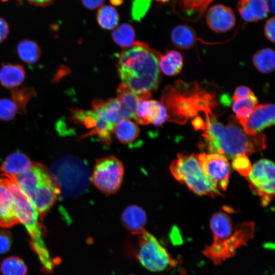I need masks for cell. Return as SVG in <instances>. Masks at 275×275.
Here are the masks:
<instances>
[{"mask_svg": "<svg viewBox=\"0 0 275 275\" xmlns=\"http://www.w3.org/2000/svg\"><path fill=\"white\" fill-rule=\"evenodd\" d=\"M205 117L202 136L205 147L211 153L233 158L238 155H250L266 148L264 134L246 133L235 118L231 117L225 126L217 121L215 116L206 114Z\"/></svg>", "mask_w": 275, "mask_h": 275, "instance_id": "1", "label": "cell"}, {"mask_svg": "<svg viewBox=\"0 0 275 275\" xmlns=\"http://www.w3.org/2000/svg\"><path fill=\"white\" fill-rule=\"evenodd\" d=\"M159 54L141 41L125 49L120 53L117 63L122 84L137 94L156 91L161 79Z\"/></svg>", "mask_w": 275, "mask_h": 275, "instance_id": "2", "label": "cell"}, {"mask_svg": "<svg viewBox=\"0 0 275 275\" xmlns=\"http://www.w3.org/2000/svg\"><path fill=\"white\" fill-rule=\"evenodd\" d=\"M170 121L184 124L200 112L215 116L218 105L216 96L197 82L179 80L167 86L161 97Z\"/></svg>", "mask_w": 275, "mask_h": 275, "instance_id": "3", "label": "cell"}, {"mask_svg": "<svg viewBox=\"0 0 275 275\" xmlns=\"http://www.w3.org/2000/svg\"><path fill=\"white\" fill-rule=\"evenodd\" d=\"M3 177L11 193L15 215L19 223L25 227L30 237L32 249L37 255L43 270L51 273L56 263L50 258L43 240L45 230L40 221L41 218L39 213L14 179L5 175Z\"/></svg>", "mask_w": 275, "mask_h": 275, "instance_id": "4", "label": "cell"}, {"mask_svg": "<svg viewBox=\"0 0 275 275\" xmlns=\"http://www.w3.org/2000/svg\"><path fill=\"white\" fill-rule=\"evenodd\" d=\"M14 180L33 204L41 219L61 192L55 177L39 163H33L29 172L17 176Z\"/></svg>", "mask_w": 275, "mask_h": 275, "instance_id": "5", "label": "cell"}, {"mask_svg": "<svg viewBox=\"0 0 275 275\" xmlns=\"http://www.w3.org/2000/svg\"><path fill=\"white\" fill-rule=\"evenodd\" d=\"M174 177L199 196H222L216 186L204 173L198 155L178 154L170 166Z\"/></svg>", "mask_w": 275, "mask_h": 275, "instance_id": "6", "label": "cell"}, {"mask_svg": "<svg viewBox=\"0 0 275 275\" xmlns=\"http://www.w3.org/2000/svg\"><path fill=\"white\" fill-rule=\"evenodd\" d=\"M255 224L246 222L235 227L233 233L226 239L219 242H212L206 245L202 253L214 265H218L234 256L237 250L245 246L253 238Z\"/></svg>", "mask_w": 275, "mask_h": 275, "instance_id": "7", "label": "cell"}, {"mask_svg": "<svg viewBox=\"0 0 275 275\" xmlns=\"http://www.w3.org/2000/svg\"><path fill=\"white\" fill-rule=\"evenodd\" d=\"M124 175V168L117 157L109 155L96 160L90 178V181L100 192L109 196L120 188Z\"/></svg>", "mask_w": 275, "mask_h": 275, "instance_id": "8", "label": "cell"}, {"mask_svg": "<svg viewBox=\"0 0 275 275\" xmlns=\"http://www.w3.org/2000/svg\"><path fill=\"white\" fill-rule=\"evenodd\" d=\"M138 259L144 267L154 272L164 271L177 264L167 249L146 231L140 239Z\"/></svg>", "mask_w": 275, "mask_h": 275, "instance_id": "9", "label": "cell"}, {"mask_svg": "<svg viewBox=\"0 0 275 275\" xmlns=\"http://www.w3.org/2000/svg\"><path fill=\"white\" fill-rule=\"evenodd\" d=\"M251 190L260 198L263 206L267 205L274 194V164L263 159L256 162L246 177Z\"/></svg>", "mask_w": 275, "mask_h": 275, "instance_id": "10", "label": "cell"}, {"mask_svg": "<svg viewBox=\"0 0 275 275\" xmlns=\"http://www.w3.org/2000/svg\"><path fill=\"white\" fill-rule=\"evenodd\" d=\"M198 158L202 169L208 178L219 189H227L230 174L227 158L218 153H201Z\"/></svg>", "mask_w": 275, "mask_h": 275, "instance_id": "11", "label": "cell"}, {"mask_svg": "<svg viewBox=\"0 0 275 275\" xmlns=\"http://www.w3.org/2000/svg\"><path fill=\"white\" fill-rule=\"evenodd\" d=\"M151 98L150 93L140 95L134 119L140 124H152L155 126H160L168 120L167 112L161 102Z\"/></svg>", "mask_w": 275, "mask_h": 275, "instance_id": "12", "label": "cell"}, {"mask_svg": "<svg viewBox=\"0 0 275 275\" xmlns=\"http://www.w3.org/2000/svg\"><path fill=\"white\" fill-rule=\"evenodd\" d=\"M239 123L248 134L260 133L274 124V105L270 103L257 105L246 119Z\"/></svg>", "mask_w": 275, "mask_h": 275, "instance_id": "13", "label": "cell"}, {"mask_svg": "<svg viewBox=\"0 0 275 275\" xmlns=\"http://www.w3.org/2000/svg\"><path fill=\"white\" fill-rule=\"evenodd\" d=\"M209 28L216 33H225L232 30L236 24V17L229 7L217 4L211 7L206 15Z\"/></svg>", "mask_w": 275, "mask_h": 275, "instance_id": "14", "label": "cell"}, {"mask_svg": "<svg viewBox=\"0 0 275 275\" xmlns=\"http://www.w3.org/2000/svg\"><path fill=\"white\" fill-rule=\"evenodd\" d=\"M214 0H173V11L182 19L198 21Z\"/></svg>", "mask_w": 275, "mask_h": 275, "instance_id": "15", "label": "cell"}, {"mask_svg": "<svg viewBox=\"0 0 275 275\" xmlns=\"http://www.w3.org/2000/svg\"><path fill=\"white\" fill-rule=\"evenodd\" d=\"M19 222L15 215L13 198L3 177L0 178V228H9Z\"/></svg>", "mask_w": 275, "mask_h": 275, "instance_id": "16", "label": "cell"}, {"mask_svg": "<svg viewBox=\"0 0 275 275\" xmlns=\"http://www.w3.org/2000/svg\"><path fill=\"white\" fill-rule=\"evenodd\" d=\"M121 219L124 227L132 234H142L146 230L147 215L141 207L131 205L123 211Z\"/></svg>", "mask_w": 275, "mask_h": 275, "instance_id": "17", "label": "cell"}, {"mask_svg": "<svg viewBox=\"0 0 275 275\" xmlns=\"http://www.w3.org/2000/svg\"><path fill=\"white\" fill-rule=\"evenodd\" d=\"M33 163L25 154L16 152L10 154L2 163L1 170L3 175L14 179L29 172Z\"/></svg>", "mask_w": 275, "mask_h": 275, "instance_id": "18", "label": "cell"}, {"mask_svg": "<svg viewBox=\"0 0 275 275\" xmlns=\"http://www.w3.org/2000/svg\"><path fill=\"white\" fill-rule=\"evenodd\" d=\"M93 111L100 117L105 119L113 126L125 119L120 104L117 98L106 101L94 100L92 103Z\"/></svg>", "mask_w": 275, "mask_h": 275, "instance_id": "19", "label": "cell"}, {"mask_svg": "<svg viewBox=\"0 0 275 275\" xmlns=\"http://www.w3.org/2000/svg\"><path fill=\"white\" fill-rule=\"evenodd\" d=\"M265 0H239L237 8L243 20L253 22L266 18L268 12Z\"/></svg>", "mask_w": 275, "mask_h": 275, "instance_id": "20", "label": "cell"}, {"mask_svg": "<svg viewBox=\"0 0 275 275\" xmlns=\"http://www.w3.org/2000/svg\"><path fill=\"white\" fill-rule=\"evenodd\" d=\"M210 227L213 235L212 242L222 241L233 233L232 223L228 214L223 212L214 213L211 217Z\"/></svg>", "mask_w": 275, "mask_h": 275, "instance_id": "21", "label": "cell"}, {"mask_svg": "<svg viewBox=\"0 0 275 275\" xmlns=\"http://www.w3.org/2000/svg\"><path fill=\"white\" fill-rule=\"evenodd\" d=\"M25 70L21 65L11 64H3L0 69V82L7 89L17 88L24 80Z\"/></svg>", "mask_w": 275, "mask_h": 275, "instance_id": "22", "label": "cell"}, {"mask_svg": "<svg viewBox=\"0 0 275 275\" xmlns=\"http://www.w3.org/2000/svg\"><path fill=\"white\" fill-rule=\"evenodd\" d=\"M117 95L125 119H134L139 95L122 83L117 90Z\"/></svg>", "mask_w": 275, "mask_h": 275, "instance_id": "23", "label": "cell"}, {"mask_svg": "<svg viewBox=\"0 0 275 275\" xmlns=\"http://www.w3.org/2000/svg\"><path fill=\"white\" fill-rule=\"evenodd\" d=\"M171 37L173 44L182 49L193 47L197 40L195 31L186 24L175 27L172 31Z\"/></svg>", "mask_w": 275, "mask_h": 275, "instance_id": "24", "label": "cell"}, {"mask_svg": "<svg viewBox=\"0 0 275 275\" xmlns=\"http://www.w3.org/2000/svg\"><path fill=\"white\" fill-rule=\"evenodd\" d=\"M182 55L176 50H169L164 54H159V66L166 75L175 76L179 74L183 67Z\"/></svg>", "mask_w": 275, "mask_h": 275, "instance_id": "25", "label": "cell"}, {"mask_svg": "<svg viewBox=\"0 0 275 275\" xmlns=\"http://www.w3.org/2000/svg\"><path fill=\"white\" fill-rule=\"evenodd\" d=\"M140 128L138 125L129 119H123L114 127L113 132L122 144H131L138 138Z\"/></svg>", "mask_w": 275, "mask_h": 275, "instance_id": "26", "label": "cell"}, {"mask_svg": "<svg viewBox=\"0 0 275 275\" xmlns=\"http://www.w3.org/2000/svg\"><path fill=\"white\" fill-rule=\"evenodd\" d=\"M17 51L20 59L28 64L36 63L40 59L41 50L39 45L34 41L23 39L17 46Z\"/></svg>", "mask_w": 275, "mask_h": 275, "instance_id": "27", "label": "cell"}, {"mask_svg": "<svg viewBox=\"0 0 275 275\" xmlns=\"http://www.w3.org/2000/svg\"><path fill=\"white\" fill-rule=\"evenodd\" d=\"M96 20L101 28L105 30H111L117 26L120 16L114 7L104 5L101 6L98 10Z\"/></svg>", "mask_w": 275, "mask_h": 275, "instance_id": "28", "label": "cell"}, {"mask_svg": "<svg viewBox=\"0 0 275 275\" xmlns=\"http://www.w3.org/2000/svg\"><path fill=\"white\" fill-rule=\"evenodd\" d=\"M274 61V52L272 49L269 47L259 50L253 58L256 68L263 73H268L273 71Z\"/></svg>", "mask_w": 275, "mask_h": 275, "instance_id": "29", "label": "cell"}, {"mask_svg": "<svg viewBox=\"0 0 275 275\" xmlns=\"http://www.w3.org/2000/svg\"><path fill=\"white\" fill-rule=\"evenodd\" d=\"M112 39L119 46L125 49L131 47L134 43L135 30L128 23H122L113 32Z\"/></svg>", "mask_w": 275, "mask_h": 275, "instance_id": "30", "label": "cell"}, {"mask_svg": "<svg viewBox=\"0 0 275 275\" xmlns=\"http://www.w3.org/2000/svg\"><path fill=\"white\" fill-rule=\"evenodd\" d=\"M257 103L258 99L254 93L245 98L234 100L232 109L238 122L246 119Z\"/></svg>", "mask_w": 275, "mask_h": 275, "instance_id": "31", "label": "cell"}, {"mask_svg": "<svg viewBox=\"0 0 275 275\" xmlns=\"http://www.w3.org/2000/svg\"><path fill=\"white\" fill-rule=\"evenodd\" d=\"M12 101L18 107L19 113L25 114L26 105L33 97L37 96V92L32 87L11 89Z\"/></svg>", "mask_w": 275, "mask_h": 275, "instance_id": "32", "label": "cell"}, {"mask_svg": "<svg viewBox=\"0 0 275 275\" xmlns=\"http://www.w3.org/2000/svg\"><path fill=\"white\" fill-rule=\"evenodd\" d=\"M0 269L3 275H26L28 271L24 261L15 256L4 259L1 265Z\"/></svg>", "mask_w": 275, "mask_h": 275, "instance_id": "33", "label": "cell"}, {"mask_svg": "<svg viewBox=\"0 0 275 275\" xmlns=\"http://www.w3.org/2000/svg\"><path fill=\"white\" fill-rule=\"evenodd\" d=\"M152 0H133L131 7L132 20L140 22L148 11Z\"/></svg>", "mask_w": 275, "mask_h": 275, "instance_id": "34", "label": "cell"}, {"mask_svg": "<svg viewBox=\"0 0 275 275\" xmlns=\"http://www.w3.org/2000/svg\"><path fill=\"white\" fill-rule=\"evenodd\" d=\"M19 113L14 102L7 98L0 99V120L5 121L13 120Z\"/></svg>", "mask_w": 275, "mask_h": 275, "instance_id": "35", "label": "cell"}, {"mask_svg": "<svg viewBox=\"0 0 275 275\" xmlns=\"http://www.w3.org/2000/svg\"><path fill=\"white\" fill-rule=\"evenodd\" d=\"M232 167L239 173L247 177L252 170L251 162L245 155H238L233 158Z\"/></svg>", "mask_w": 275, "mask_h": 275, "instance_id": "36", "label": "cell"}, {"mask_svg": "<svg viewBox=\"0 0 275 275\" xmlns=\"http://www.w3.org/2000/svg\"><path fill=\"white\" fill-rule=\"evenodd\" d=\"M11 237L9 233L6 231H0V254L8 251L11 244Z\"/></svg>", "mask_w": 275, "mask_h": 275, "instance_id": "37", "label": "cell"}, {"mask_svg": "<svg viewBox=\"0 0 275 275\" xmlns=\"http://www.w3.org/2000/svg\"><path fill=\"white\" fill-rule=\"evenodd\" d=\"M274 16L270 18L267 20L264 26L265 36L272 43L274 42Z\"/></svg>", "mask_w": 275, "mask_h": 275, "instance_id": "38", "label": "cell"}, {"mask_svg": "<svg viewBox=\"0 0 275 275\" xmlns=\"http://www.w3.org/2000/svg\"><path fill=\"white\" fill-rule=\"evenodd\" d=\"M253 94L251 89L249 87L240 86L238 87L234 91L232 96V100H235L245 98Z\"/></svg>", "mask_w": 275, "mask_h": 275, "instance_id": "39", "label": "cell"}, {"mask_svg": "<svg viewBox=\"0 0 275 275\" xmlns=\"http://www.w3.org/2000/svg\"><path fill=\"white\" fill-rule=\"evenodd\" d=\"M9 33V27L7 22L0 17V43L7 37Z\"/></svg>", "mask_w": 275, "mask_h": 275, "instance_id": "40", "label": "cell"}, {"mask_svg": "<svg viewBox=\"0 0 275 275\" xmlns=\"http://www.w3.org/2000/svg\"><path fill=\"white\" fill-rule=\"evenodd\" d=\"M105 0H81L85 7L90 10H94L100 8Z\"/></svg>", "mask_w": 275, "mask_h": 275, "instance_id": "41", "label": "cell"}, {"mask_svg": "<svg viewBox=\"0 0 275 275\" xmlns=\"http://www.w3.org/2000/svg\"><path fill=\"white\" fill-rule=\"evenodd\" d=\"M68 72L69 70L67 67L64 66H60L57 71L54 77L51 79V82H58L64 75H66Z\"/></svg>", "mask_w": 275, "mask_h": 275, "instance_id": "42", "label": "cell"}, {"mask_svg": "<svg viewBox=\"0 0 275 275\" xmlns=\"http://www.w3.org/2000/svg\"><path fill=\"white\" fill-rule=\"evenodd\" d=\"M30 4L40 7H45L51 5L54 0H25Z\"/></svg>", "mask_w": 275, "mask_h": 275, "instance_id": "43", "label": "cell"}, {"mask_svg": "<svg viewBox=\"0 0 275 275\" xmlns=\"http://www.w3.org/2000/svg\"><path fill=\"white\" fill-rule=\"evenodd\" d=\"M267 6L268 7V11H270L272 13L274 12V0H268Z\"/></svg>", "mask_w": 275, "mask_h": 275, "instance_id": "44", "label": "cell"}, {"mask_svg": "<svg viewBox=\"0 0 275 275\" xmlns=\"http://www.w3.org/2000/svg\"><path fill=\"white\" fill-rule=\"evenodd\" d=\"M109 2L114 6H119L123 3L124 0H109Z\"/></svg>", "mask_w": 275, "mask_h": 275, "instance_id": "45", "label": "cell"}, {"mask_svg": "<svg viewBox=\"0 0 275 275\" xmlns=\"http://www.w3.org/2000/svg\"><path fill=\"white\" fill-rule=\"evenodd\" d=\"M158 3H160L162 4H165L169 2L170 0H154Z\"/></svg>", "mask_w": 275, "mask_h": 275, "instance_id": "46", "label": "cell"}]
</instances>
